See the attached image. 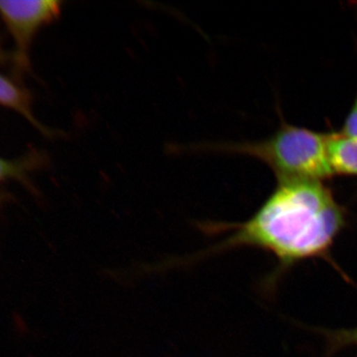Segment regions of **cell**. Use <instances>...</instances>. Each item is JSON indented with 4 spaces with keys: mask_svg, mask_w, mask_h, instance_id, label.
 Instances as JSON below:
<instances>
[{
    "mask_svg": "<svg viewBox=\"0 0 357 357\" xmlns=\"http://www.w3.org/2000/svg\"><path fill=\"white\" fill-rule=\"evenodd\" d=\"M330 133L283 123L266 139L223 143L204 147L213 151L246 155L266 164L277 182L319 181L333 175L328 150Z\"/></svg>",
    "mask_w": 357,
    "mask_h": 357,
    "instance_id": "cell-2",
    "label": "cell"
},
{
    "mask_svg": "<svg viewBox=\"0 0 357 357\" xmlns=\"http://www.w3.org/2000/svg\"><path fill=\"white\" fill-rule=\"evenodd\" d=\"M345 222L344 208L325 182H277L273 192L246 222L208 223V227L229 230L231 234L199 256L249 246L269 251L288 266L325 256Z\"/></svg>",
    "mask_w": 357,
    "mask_h": 357,
    "instance_id": "cell-1",
    "label": "cell"
},
{
    "mask_svg": "<svg viewBox=\"0 0 357 357\" xmlns=\"http://www.w3.org/2000/svg\"><path fill=\"white\" fill-rule=\"evenodd\" d=\"M0 105L20 112L34 126L44 131L41 124L33 115L29 96L26 93L24 89L16 86L2 75H0Z\"/></svg>",
    "mask_w": 357,
    "mask_h": 357,
    "instance_id": "cell-5",
    "label": "cell"
},
{
    "mask_svg": "<svg viewBox=\"0 0 357 357\" xmlns=\"http://www.w3.org/2000/svg\"><path fill=\"white\" fill-rule=\"evenodd\" d=\"M62 6L63 2L58 0L0 1V15L15 40L21 62L25 63L33 37L57 20Z\"/></svg>",
    "mask_w": 357,
    "mask_h": 357,
    "instance_id": "cell-3",
    "label": "cell"
},
{
    "mask_svg": "<svg viewBox=\"0 0 357 357\" xmlns=\"http://www.w3.org/2000/svg\"><path fill=\"white\" fill-rule=\"evenodd\" d=\"M22 170L23 165H18L17 163L0 158V182L6 178L20 175Z\"/></svg>",
    "mask_w": 357,
    "mask_h": 357,
    "instance_id": "cell-7",
    "label": "cell"
},
{
    "mask_svg": "<svg viewBox=\"0 0 357 357\" xmlns=\"http://www.w3.org/2000/svg\"><path fill=\"white\" fill-rule=\"evenodd\" d=\"M340 133L344 137L357 142V93Z\"/></svg>",
    "mask_w": 357,
    "mask_h": 357,
    "instance_id": "cell-6",
    "label": "cell"
},
{
    "mask_svg": "<svg viewBox=\"0 0 357 357\" xmlns=\"http://www.w3.org/2000/svg\"><path fill=\"white\" fill-rule=\"evenodd\" d=\"M333 175L357 177V142L340 132L330 133L328 141Z\"/></svg>",
    "mask_w": 357,
    "mask_h": 357,
    "instance_id": "cell-4",
    "label": "cell"
},
{
    "mask_svg": "<svg viewBox=\"0 0 357 357\" xmlns=\"http://www.w3.org/2000/svg\"><path fill=\"white\" fill-rule=\"evenodd\" d=\"M333 340L337 342L338 345L344 344H357V328L356 330L349 331V332H342L335 333L333 335Z\"/></svg>",
    "mask_w": 357,
    "mask_h": 357,
    "instance_id": "cell-8",
    "label": "cell"
}]
</instances>
